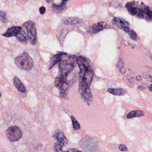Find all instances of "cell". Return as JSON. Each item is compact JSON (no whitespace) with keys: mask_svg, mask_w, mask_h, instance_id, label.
I'll use <instances>...</instances> for the list:
<instances>
[{"mask_svg":"<svg viewBox=\"0 0 152 152\" xmlns=\"http://www.w3.org/2000/svg\"><path fill=\"white\" fill-rule=\"evenodd\" d=\"M76 63L80 68L79 91L80 93L90 89L94 77V67L90 60L83 56L77 58Z\"/></svg>","mask_w":152,"mask_h":152,"instance_id":"1","label":"cell"},{"mask_svg":"<svg viewBox=\"0 0 152 152\" xmlns=\"http://www.w3.org/2000/svg\"><path fill=\"white\" fill-rule=\"evenodd\" d=\"M126 7L131 15L152 21V11L147 6L143 5L138 7L137 4L133 1L127 3Z\"/></svg>","mask_w":152,"mask_h":152,"instance_id":"2","label":"cell"},{"mask_svg":"<svg viewBox=\"0 0 152 152\" xmlns=\"http://www.w3.org/2000/svg\"><path fill=\"white\" fill-rule=\"evenodd\" d=\"M14 62L18 68L24 71H30L33 68V60L26 52H24L18 55L15 58Z\"/></svg>","mask_w":152,"mask_h":152,"instance_id":"3","label":"cell"},{"mask_svg":"<svg viewBox=\"0 0 152 152\" xmlns=\"http://www.w3.org/2000/svg\"><path fill=\"white\" fill-rule=\"evenodd\" d=\"M22 27L26 31L27 37L31 44L35 45L37 42V32L35 23L31 21H28L22 25Z\"/></svg>","mask_w":152,"mask_h":152,"instance_id":"4","label":"cell"},{"mask_svg":"<svg viewBox=\"0 0 152 152\" xmlns=\"http://www.w3.org/2000/svg\"><path fill=\"white\" fill-rule=\"evenodd\" d=\"M5 136L11 142H16L22 137V132L18 126H11L6 129Z\"/></svg>","mask_w":152,"mask_h":152,"instance_id":"5","label":"cell"},{"mask_svg":"<svg viewBox=\"0 0 152 152\" xmlns=\"http://www.w3.org/2000/svg\"><path fill=\"white\" fill-rule=\"evenodd\" d=\"M112 22L115 26L118 27V28L122 29L125 32L128 33L130 30L129 23L123 18L114 17L112 19Z\"/></svg>","mask_w":152,"mask_h":152,"instance_id":"6","label":"cell"},{"mask_svg":"<svg viewBox=\"0 0 152 152\" xmlns=\"http://www.w3.org/2000/svg\"><path fill=\"white\" fill-rule=\"evenodd\" d=\"M108 25L104 21H99L95 24L90 26L87 30L88 33L90 34H94L107 28Z\"/></svg>","mask_w":152,"mask_h":152,"instance_id":"7","label":"cell"},{"mask_svg":"<svg viewBox=\"0 0 152 152\" xmlns=\"http://www.w3.org/2000/svg\"><path fill=\"white\" fill-rule=\"evenodd\" d=\"M53 137L54 140L56 141L57 142H59L64 146L68 144V139L66 137L64 133L61 130H57L54 134Z\"/></svg>","mask_w":152,"mask_h":152,"instance_id":"8","label":"cell"},{"mask_svg":"<svg viewBox=\"0 0 152 152\" xmlns=\"http://www.w3.org/2000/svg\"><path fill=\"white\" fill-rule=\"evenodd\" d=\"M22 28L20 26H12L8 29L4 33L2 34V36L5 37H11L16 36L21 31Z\"/></svg>","mask_w":152,"mask_h":152,"instance_id":"9","label":"cell"},{"mask_svg":"<svg viewBox=\"0 0 152 152\" xmlns=\"http://www.w3.org/2000/svg\"><path fill=\"white\" fill-rule=\"evenodd\" d=\"M82 19L77 17H68L64 18L62 21L63 24L67 25H72L82 23Z\"/></svg>","mask_w":152,"mask_h":152,"instance_id":"10","label":"cell"},{"mask_svg":"<svg viewBox=\"0 0 152 152\" xmlns=\"http://www.w3.org/2000/svg\"><path fill=\"white\" fill-rule=\"evenodd\" d=\"M13 84L15 87L17 89L19 92L21 93H25L26 92V89L25 86L23 85L21 81L19 79V78L17 76L14 77L13 80Z\"/></svg>","mask_w":152,"mask_h":152,"instance_id":"11","label":"cell"},{"mask_svg":"<svg viewBox=\"0 0 152 152\" xmlns=\"http://www.w3.org/2000/svg\"><path fill=\"white\" fill-rule=\"evenodd\" d=\"M64 52H60L56 55L53 56L50 59L49 69H51L57 63H60L62 61V56Z\"/></svg>","mask_w":152,"mask_h":152,"instance_id":"12","label":"cell"},{"mask_svg":"<svg viewBox=\"0 0 152 152\" xmlns=\"http://www.w3.org/2000/svg\"><path fill=\"white\" fill-rule=\"evenodd\" d=\"M16 37L18 41L21 42V44H27L28 43V37L25 33V30L23 28Z\"/></svg>","mask_w":152,"mask_h":152,"instance_id":"13","label":"cell"},{"mask_svg":"<svg viewBox=\"0 0 152 152\" xmlns=\"http://www.w3.org/2000/svg\"><path fill=\"white\" fill-rule=\"evenodd\" d=\"M108 92L115 96H123L127 92V90L123 88H108Z\"/></svg>","mask_w":152,"mask_h":152,"instance_id":"14","label":"cell"},{"mask_svg":"<svg viewBox=\"0 0 152 152\" xmlns=\"http://www.w3.org/2000/svg\"><path fill=\"white\" fill-rule=\"evenodd\" d=\"M67 1H62L61 3H60V4H56L53 3L52 5L53 10L56 12H62L65 9L66 4Z\"/></svg>","mask_w":152,"mask_h":152,"instance_id":"15","label":"cell"},{"mask_svg":"<svg viewBox=\"0 0 152 152\" xmlns=\"http://www.w3.org/2000/svg\"><path fill=\"white\" fill-rule=\"evenodd\" d=\"M64 147V145L56 142L54 144V149L56 152H82L80 150H77L76 149H73L67 150V151H64L63 149V148Z\"/></svg>","mask_w":152,"mask_h":152,"instance_id":"16","label":"cell"},{"mask_svg":"<svg viewBox=\"0 0 152 152\" xmlns=\"http://www.w3.org/2000/svg\"><path fill=\"white\" fill-rule=\"evenodd\" d=\"M145 115L144 112L140 110H135V111H132L129 113L127 115V117L129 119L137 117H143Z\"/></svg>","mask_w":152,"mask_h":152,"instance_id":"17","label":"cell"},{"mask_svg":"<svg viewBox=\"0 0 152 152\" xmlns=\"http://www.w3.org/2000/svg\"><path fill=\"white\" fill-rule=\"evenodd\" d=\"M71 119H72L74 129L76 130H79L80 129V125L79 122H78L76 119L73 116H71Z\"/></svg>","mask_w":152,"mask_h":152,"instance_id":"18","label":"cell"},{"mask_svg":"<svg viewBox=\"0 0 152 152\" xmlns=\"http://www.w3.org/2000/svg\"><path fill=\"white\" fill-rule=\"evenodd\" d=\"M128 33H129V37H130V38L132 40H137V33L134 31V30L130 29L129 30V31L128 32Z\"/></svg>","mask_w":152,"mask_h":152,"instance_id":"19","label":"cell"},{"mask_svg":"<svg viewBox=\"0 0 152 152\" xmlns=\"http://www.w3.org/2000/svg\"><path fill=\"white\" fill-rule=\"evenodd\" d=\"M0 15H1V21L3 23L6 22V19L5 18L6 17V14L4 11H1V13H0Z\"/></svg>","mask_w":152,"mask_h":152,"instance_id":"20","label":"cell"},{"mask_svg":"<svg viewBox=\"0 0 152 152\" xmlns=\"http://www.w3.org/2000/svg\"><path fill=\"white\" fill-rule=\"evenodd\" d=\"M119 149L121 151H124V152H126L128 151L127 146L124 144H121L119 145Z\"/></svg>","mask_w":152,"mask_h":152,"instance_id":"21","label":"cell"},{"mask_svg":"<svg viewBox=\"0 0 152 152\" xmlns=\"http://www.w3.org/2000/svg\"><path fill=\"white\" fill-rule=\"evenodd\" d=\"M40 13L41 14H44L46 12V8L44 6H42L40 8Z\"/></svg>","mask_w":152,"mask_h":152,"instance_id":"22","label":"cell"},{"mask_svg":"<svg viewBox=\"0 0 152 152\" xmlns=\"http://www.w3.org/2000/svg\"><path fill=\"white\" fill-rule=\"evenodd\" d=\"M136 80L137 81H141V76H138L136 77Z\"/></svg>","mask_w":152,"mask_h":152,"instance_id":"23","label":"cell"},{"mask_svg":"<svg viewBox=\"0 0 152 152\" xmlns=\"http://www.w3.org/2000/svg\"><path fill=\"white\" fill-rule=\"evenodd\" d=\"M149 89L150 92H152V84L149 86Z\"/></svg>","mask_w":152,"mask_h":152,"instance_id":"24","label":"cell"},{"mask_svg":"<svg viewBox=\"0 0 152 152\" xmlns=\"http://www.w3.org/2000/svg\"><path fill=\"white\" fill-rule=\"evenodd\" d=\"M46 2L49 3H50V2H52V1H46Z\"/></svg>","mask_w":152,"mask_h":152,"instance_id":"25","label":"cell"}]
</instances>
